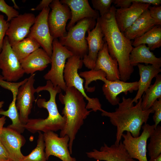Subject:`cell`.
I'll list each match as a JSON object with an SVG mask.
<instances>
[{
  "mask_svg": "<svg viewBox=\"0 0 161 161\" xmlns=\"http://www.w3.org/2000/svg\"><path fill=\"white\" fill-rule=\"evenodd\" d=\"M43 136L47 160L50 156H54L62 161H76L71 156L69 149V138L67 135L60 137L54 131H48L44 133Z\"/></svg>",
  "mask_w": 161,
  "mask_h": 161,
  "instance_id": "7c38bea8",
  "label": "cell"
},
{
  "mask_svg": "<svg viewBox=\"0 0 161 161\" xmlns=\"http://www.w3.org/2000/svg\"><path fill=\"white\" fill-rule=\"evenodd\" d=\"M25 73L32 75L42 71L51 63V58L42 48H39L20 61Z\"/></svg>",
  "mask_w": 161,
  "mask_h": 161,
  "instance_id": "7402d4cb",
  "label": "cell"
},
{
  "mask_svg": "<svg viewBox=\"0 0 161 161\" xmlns=\"http://www.w3.org/2000/svg\"><path fill=\"white\" fill-rule=\"evenodd\" d=\"M99 160H97V161H99Z\"/></svg>",
  "mask_w": 161,
  "mask_h": 161,
  "instance_id": "bcb514c9",
  "label": "cell"
},
{
  "mask_svg": "<svg viewBox=\"0 0 161 161\" xmlns=\"http://www.w3.org/2000/svg\"><path fill=\"white\" fill-rule=\"evenodd\" d=\"M4 103V102L3 101H0V109H1Z\"/></svg>",
  "mask_w": 161,
  "mask_h": 161,
  "instance_id": "7bdbcfd3",
  "label": "cell"
},
{
  "mask_svg": "<svg viewBox=\"0 0 161 161\" xmlns=\"http://www.w3.org/2000/svg\"><path fill=\"white\" fill-rule=\"evenodd\" d=\"M0 69L3 79L8 82H16L25 73L6 36L4 38L0 53Z\"/></svg>",
  "mask_w": 161,
  "mask_h": 161,
  "instance_id": "ba28073f",
  "label": "cell"
},
{
  "mask_svg": "<svg viewBox=\"0 0 161 161\" xmlns=\"http://www.w3.org/2000/svg\"><path fill=\"white\" fill-rule=\"evenodd\" d=\"M155 78L154 84L150 86L142 97L141 106L143 110L151 108L155 101L161 98V75L158 74Z\"/></svg>",
  "mask_w": 161,
  "mask_h": 161,
  "instance_id": "83f0119b",
  "label": "cell"
},
{
  "mask_svg": "<svg viewBox=\"0 0 161 161\" xmlns=\"http://www.w3.org/2000/svg\"><path fill=\"white\" fill-rule=\"evenodd\" d=\"M6 117L5 116H3L0 117V135L4 128V126L6 123Z\"/></svg>",
  "mask_w": 161,
  "mask_h": 161,
  "instance_id": "ab89813d",
  "label": "cell"
},
{
  "mask_svg": "<svg viewBox=\"0 0 161 161\" xmlns=\"http://www.w3.org/2000/svg\"><path fill=\"white\" fill-rule=\"evenodd\" d=\"M50 10L49 7L45 8L36 17L27 37L35 41L51 58L54 38L51 35L48 23Z\"/></svg>",
  "mask_w": 161,
  "mask_h": 161,
  "instance_id": "30bf717a",
  "label": "cell"
},
{
  "mask_svg": "<svg viewBox=\"0 0 161 161\" xmlns=\"http://www.w3.org/2000/svg\"><path fill=\"white\" fill-rule=\"evenodd\" d=\"M10 22L4 19V16L0 15V53L1 52L4 39L6 33L9 27Z\"/></svg>",
  "mask_w": 161,
  "mask_h": 161,
  "instance_id": "8d00e7d4",
  "label": "cell"
},
{
  "mask_svg": "<svg viewBox=\"0 0 161 161\" xmlns=\"http://www.w3.org/2000/svg\"><path fill=\"white\" fill-rule=\"evenodd\" d=\"M0 159L10 160L0 140Z\"/></svg>",
  "mask_w": 161,
  "mask_h": 161,
  "instance_id": "f35d334b",
  "label": "cell"
},
{
  "mask_svg": "<svg viewBox=\"0 0 161 161\" xmlns=\"http://www.w3.org/2000/svg\"></svg>",
  "mask_w": 161,
  "mask_h": 161,
  "instance_id": "c3c4849f",
  "label": "cell"
},
{
  "mask_svg": "<svg viewBox=\"0 0 161 161\" xmlns=\"http://www.w3.org/2000/svg\"><path fill=\"white\" fill-rule=\"evenodd\" d=\"M51 9L48 17V23L51 35L54 39L66 35V24L71 19V13L68 6L59 0H53L49 5Z\"/></svg>",
  "mask_w": 161,
  "mask_h": 161,
  "instance_id": "9c48e42d",
  "label": "cell"
},
{
  "mask_svg": "<svg viewBox=\"0 0 161 161\" xmlns=\"http://www.w3.org/2000/svg\"><path fill=\"white\" fill-rule=\"evenodd\" d=\"M142 97L134 106L132 98L123 96L115 111L108 112L102 109L100 111L102 116L109 117L117 128L115 144L119 143L125 131L129 132L134 137L139 136L143 124L147 123L150 114L154 113L151 107L146 110L142 109Z\"/></svg>",
  "mask_w": 161,
  "mask_h": 161,
  "instance_id": "7a4b0ae2",
  "label": "cell"
},
{
  "mask_svg": "<svg viewBox=\"0 0 161 161\" xmlns=\"http://www.w3.org/2000/svg\"><path fill=\"white\" fill-rule=\"evenodd\" d=\"M52 0H42L40 3L35 8H31L32 11L41 10L44 9L49 7Z\"/></svg>",
  "mask_w": 161,
  "mask_h": 161,
  "instance_id": "74e56055",
  "label": "cell"
},
{
  "mask_svg": "<svg viewBox=\"0 0 161 161\" xmlns=\"http://www.w3.org/2000/svg\"><path fill=\"white\" fill-rule=\"evenodd\" d=\"M89 158L105 161H132L124 146L120 141L118 145L114 144L109 146L104 143L99 150L95 149L86 153Z\"/></svg>",
  "mask_w": 161,
  "mask_h": 161,
  "instance_id": "e0dca14e",
  "label": "cell"
},
{
  "mask_svg": "<svg viewBox=\"0 0 161 161\" xmlns=\"http://www.w3.org/2000/svg\"><path fill=\"white\" fill-rule=\"evenodd\" d=\"M0 11L7 16V21L9 22L13 18L19 15L18 11L13 7L8 5L4 0H0Z\"/></svg>",
  "mask_w": 161,
  "mask_h": 161,
  "instance_id": "836d02e7",
  "label": "cell"
},
{
  "mask_svg": "<svg viewBox=\"0 0 161 161\" xmlns=\"http://www.w3.org/2000/svg\"><path fill=\"white\" fill-rule=\"evenodd\" d=\"M96 19L85 18L77 22L70 28L66 35L59 38L60 43L75 55L83 58L87 55L88 46L85 39L86 33L88 30H92L95 27Z\"/></svg>",
  "mask_w": 161,
  "mask_h": 161,
  "instance_id": "5b68a950",
  "label": "cell"
},
{
  "mask_svg": "<svg viewBox=\"0 0 161 161\" xmlns=\"http://www.w3.org/2000/svg\"><path fill=\"white\" fill-rule=\"evenodd\" d=\"M13 100L10 104L8 109L4 111L0 109V115L9 118L12 121V123L7 127L21 134L25 129V125L21 122L19 118V114L16 106V102L17 93H13Z\"/></svg>",
  "mask_w": 161,
  "mask_h": 161,
  "instance_id": "4316f807",
  "label": "cell"
},
{
  "mask_svg": "<svg viewBox=\"0 0 161 161\" xmlns=\"http://www.w3.org/2000/svg\"><path fill=\"white\" fill-rule=\"evenodd\" d=\"M149 161H161V154L155 158L150 159Z\"/></svg>",
  "mask_w": 161,
  "mask_h": 161,
  "instance_id": "60d3db41",
  "label": "cell"
},
{
  "mask_svg": "<svg viewBox=\"0 0 161 161\" xmlns=\"http://www.w3.org/2000/svg\"><path fill=\"white\" fill-rule=\"evenodd\" d=\"M0 161H11L10 160L0 159Z\"/></svg>",
  "mask_w": 161,
  "mask_h": 161,
  "instance_id": "ee69618b",
  "label": "cell"
},
{
  "mask_svg": "<svg viewBox=\"0 0 161 161\" xmlns=\"http://www.w3.org/2000/svg\"><path fill=\"white\" fill-rule=\"evenodd\" d=\"M12 1L13 2V4H14V5L13 6V7L15 9H19V7H18V6L16 4L15 1L14 0H12Z\"/></svg>",
  "mask_w": 161,
  "mask_h": 161,
  "instance_id": "b9f144b4",
  "label": "cell"
},
{
  "mask_svg": "<svg viewBox=\"0 0 161 161\" xmlns=\"http://www.w3.org/2000/svg\"><path fill=\"white\" fill-rule=\"evenodd\" d=\"M150 142L147 146L148 155L153 159L161 154V126L158 125L151 134Z\"/></svg>",
  "mask_w": 161,
  "mask_h": 161,
  "instance_id": "f546056e",
  "label": "cell"
},
{
  "mask_svg": "<svg viewBox=\"0 0 161 161\" xmlns=\"http://www.w3.org/2000/svg\"><path fill=\"white\" fill-rule=\"evenodd\" d=\"M151 107L154 113L153 118L155 129L161 121V98L155 101Z\"/></svg>",
  "mask_w": 161,
  "mask_h": 161,
  "instance_id": "e575fe53",
  "label": "cell"
},
{
  "mask_svg": "<svg viewBox=\"0 0 161 161\" xmlns=\"http://www.w3.org/2000/svg\"><path fill=\"white\" fill-rule=\"evenodd\" d=\"M0 140L11 161H22L24 156L21 148L25 144L26 140L21 134L7 127H4Z\"/></svg>",
  "mask_w": 161,
  "mask_h": 161,
  "instance_id": "9a60e30c",
  "label": "cell"
},
{
  "mask_svg": "<svg viewBox=\"0 0 161 161\" xmlns=\"http://www.w3.org/2000/svg\"><path fill=\"white\" fill-rule=\"evenodd\" d=\"M113 0H92L93 7L100 12V16H103L108 13L111 7Z\"/></svg>",
  "mask_w": 161,
  "mask_h": 161,
  "instance_id": "d6a6232c",
  "label": "cell"
},
{
  "mask_svg": "<svg viewBox=\"0 0 161 161\" xmlns=\"http://www.w3.org/2000/svg\"><path fill=\"white\" fill-rule=\"evenodd\" d=\"M132 161H136L133 159Z\"/></svg>",
  "mask_w": 161,
  "mask_h": 161,
  "instance_id": "f6af8a7d",
  "label": "cell"
},
{
  "mask_svg": "<svg viewBox=\"0 0 161 161\" xmlns=\"http://www.w3.org/2000/svg\"><path fill=\"white\" fill-rule=\"evenodd\" d=\"M116 8L112 5L109 12L97 19L103 34L109 52L118 62L120 80L126 82L134 71L130 64L129 56L133 48L131 40L121 32L116 24L115 13Z\"/></svg>",
  "mask_w": 161,
  "mask_h": 161,
  "instance_id": "6da1fadb",
  "label": "cell"
},
{
  "mask_svg": "<svg viewBox=\"0 0 161 161\" xmlns=\"http://www.w3.org/2000/svg\"><path fill=\"white\" fill-rule=\"evenodd\" d=\"M88 36L85 37L88 44V54L83 57V62L88 69L94 68L99 51L102 49L105 41L100 26L97 21L95 27L88 30Z\"/></svg>",
  "mask_w": 161,
  "mask_h": 161,
  "instance_id": "2e32d148",
  "label": "cell"
},
{
  "mask_svg": "<svg viewBox=\"0 0 161 161\" xmlns=\"http://www.w3.org/2000/svg\"><path fill=\"white\" fill-rule=\"evenodd\" d=\"M148 9L151 18L155 22L156 25H161V6H150Z\"/></svg>",
  "mask_w": 161,
  "mask_h": 161,
  "instance_id": "d590c367",
  "label": "cell"
},
{
  "mask_svg": "<svg viewBox=\"0 0 161 161\" xmlns=\"http://www.w3.org/2000/svg\"><path fill=\"white\" fill-rule=\"evenodd\" d=\"M142 128L143 131L137 137H133L128 131L123 134V143L131 158L139 161H148L146 156L147 141L154 130V125L146 123Z\"/></svg>",
  "mask_w": 161,
  "mask_h": 161,
  "instance_id": "8fae6325",
  "label": "cell"
},
{
  "mask_svg": "<svg viewBox=\"0 0 161 161\" xmlns=\"http://www.w3.org/2000/svg\"><path fill=\"white\" fill-rule=\"evenodd\" d=\"M129 61L133 67L140 63L161 66V58L157 57L145 44L133 47L130 55Z\"/></svg>",
  "mask_w": 161,
  "mask_h": 161,
  "instance_id": "d4e9b609",
  "label": "cell"
},
{
  "mask_svg": "<svg viewBox=\"0 0 161 161\" xmlns=\"http://www.w3.org/2000/svg\"><path fill=\"white\" fill-rule=\"evenodd\" d=\"M104 83L102 87L103 95L108 101L112 105H118L120 99L117 96L121 93L125 95L128 92L132 93L138 89V81L127 82L117 80L113 81L107 80H102Z\"/></svg>",
  "mask_w": 161,
  "mask_h": 161,
  "instance_id": "ac0fdd59",
  "label": "cell"
},
{
  "mask_svg": "<svg viewBox=\"0 0 161 161\" xmlns=\"http://www.w3.org/2000/svg\"><path fill=\"white\" fill-rule=\"evenodd\" d=\"M155 25V22L151 17L148 9L123 33L129 40H134L143 35Z\"/></svg>",
  "mask_w": 161,
  "mask_h": 161,
  "instance_id": "603a6c76",
  "label": "cell"
},
{
  "mask_svg": "<svg viewBox=\"0 0 161 161\" xmlns=\"http://www.w3.org/2000/svg\"><path fill=\"white\" fill-rule=\"evenodd\" d=\"M79 75L85 79V83L84 89L89 92H94L95 89V86L90 87L88 86L92 82L97 80L102 81L103 79L106 78V73L102 70H95L93 69L88 71L81 72Z\"/></svg>",
  "mask_w": 161,
  "mask_h": 161,
  "instance_id": "1f68e13d",
  "label": "cell"
},
{
  "mask_svg": "<svg viewBox=\"0 0 161 161\" xmlns=\"http://www.w3.org/2000/svg\"><path fill=\"white\" fill-rule=\"evenodd\" d=\"M38 133L36 147L28 155L24 156L22 161H47L45 152V144L43 134L41 131Z\"/></svg>",
  "mask_w": 161,
  "mask_h": 161,
  "instance_id": "4dcf8cb0",
  "label": "cell"
},
{
  "mask_svg": "<svg viewBox=\"0 0 161 161\" xmlns=\"http://www.w3.org/2000/svg\"><path fill=\"white\" fill-rule=\"evenodd\" d=\"M65 92L64 95L61 92L59 95V100L64 105L62 114L65 120L64 126L60 130V137H69V149L72 154L76 135L84 120L92 111H89L86 108L84 96L75 88L67 87Z\"/></svg>",
  "mask_w": 161,
  "mask_h": 161,
  "instance_id": "3957f363",
  "label": "cell"
},
{
  "mask_svg": "<svg viewBox=\"0 0 161 161\" xmlns=\"http://www.w3.org/2000/svg\"><path fill=\"white\" fill-rule=\"evenodd\" d=\"M93 69L101 70L103 71L106 75V79L108 80L113 81L120 80L117 61L109 55L105 41L103 48L98 53Z\"/></svg>",
  "mask_w": 161,
  "mask_h": 161,
  "instance_id": "44dd1931",
  "label": "cell"
},
{
  "mask_svg": "<svg viewBox=\"0 0 161 161\" xmlns=\"http://www.w3.org/2000/svg\"></svg>",
  "mask_w": 161,
  "mask_h": 161,
  "instance_id": "7dc6e473",
  "label": "cell"
},
{
  "mask_svg": "<svg viewBox=\"0 0 161 161\" xmlns=\"http://www.w3.org/2000/svg\"><path fill=\"white\" fill-rule=\"evenodd\" d=\"M60 2L67 5L70 9L71 18L66 27L68 30L75 23L85 18L97 19L100 17L98 11L93 10L88 0H61Z\"/></svg>",
  "mask_w": 161,
  "mask_h": 161,
  "instance_id": "ffe728a7",
  "label": "cell"
},
{
  "mask_svg": "<svg viewBox=\"0 0 161 161\" xmlns=\"http://www.w3.org/2000/svg\"><path fill=\"white\" fill-rule=\"evenodd\" d=\"M150 5L148 3L133 2L129 7L116 9L115 18L120 31L123 33Z\"/></svg>",
  "mask_w": 161,
  "mask_h": 161,
  "instance_id": "d6986e66",
  "label": "cell"
},
{
  "mask_svg": "<svg viewBox=\"0 0 161 161\" xmlns=\"http://www.w3.org/2000/svg\"><path fill=\"white\" fill-rule=\"evenodd\" d=\"M61 90L59 86H54L49 80H47L45 86H39L35 89V92L47 91L49 94L50 98L48 101L44 98H39L36 101L38 106L46 109L48 115L45 119H29L25 125V129L34 134L39 131L44 133L56 131L63 129L65 120L58 112L55 100L57 95L61 92Z\"/></svg>",
  "mask_w": 161,
  "mask_h": 161,
  "instance_id": "277c9868",
  "label": "cell"
},
{
  "mask_svg": "<svg viewBox=\"0 0 161 161\" xmlns=\"http://www.w3.org/2000/svg\"><path fill=\"white\" fill-rule=\"evenodd\" d=\"M35 18L32 13H24L19 14L9 22L5 35L11 47L27 37Z\"/></svg>",
  "mask_w": 161,
  "mask_h": 161,
  "instance_id": "5bb4252c",
  "label": "cell"
},
{
  "mask_svg": "<svg viewBox=\"0 0 161 161\" xmlns=\"http://www.w3.org/2000/svg\"><path fill=\"white\" fill-rule=\"evenodd\" d=\"M142 44H147L151 50L161 47V26H155L142 36L134 39L132 45L135 47Z\"/></svg>",
  "mask_w": 161,
  "mask_h": 161,
  "instance_id": "484cf974",
  "label": "cell"
},
{
  "mask_svg": "<svg viewBox=\"0 0 161 161\" xmlns=\"http://www.w3.org/2000/svg\"><path fill=\"white\" fill-rule=\"evenodd\" d=\"M83 64L82 60L78 56L73 55L68 59L64 71L63 77L66 86L67 87H74L81 93L88 101L86 106L87 109H92L94 112L100 111L102 109L101 105L98 99L89 97L85 91L83 79L78 72Z\"/></svg>",
  "mask_w": 161,
  "mask_h": 161,
  "instance_id": "8992f818",
  "label": "cell"
},
{
  "mask_svg": "<svg viewBox=\"0 0 161 161\" xmlns=\"http://www.w3.org/2000/svg\"><path fill=\"white\" fill-rule=\"evenodd\" d=\"M35 73L30 75L27 81L19 88L16 97V106L19 112L20 119L25 125L29 119L35 92L34 86Z\"/></svg>",
  "mask_w": 161,
  "mask_h": 161,
  "instance_id": "4fadbf2b",
  "label": "cell"
},
{
  "mask_svg": "<svg viewBox=\"0 0 161 161\" xmlns=\"http://www.w3.org/2000/svg\"><path fill=\"white\" fill-rule=\"evenodd\" d=\"M40 47L35 41L27 37L11 47L20 62Z\"/></svg>",
  "mask_w": 161,
  "mask_h": 161,
  "instance_id": "f1b7e54d",
  "label": "cell"
},
{
  "mask_svg": "<svg viewBox=\"0 0 161 161\" xmlns=\"http://www.w3.org/2000/svg\"><path fill=\"white\" fill-rule=\"evenodd\" d=\"M51 57L50 69L44 76L47 80L50 81L55 86H58L64 91L67 88L64 78V71L66 61L73 55L65 47L62 45L58 39H54Z\"/></svg>",
  "mask_w": 161,
  "mask_h": 161,
  "instance_id": "52a82bcc",
  "label": "cell"
},
{
  "mask_svg": "<svg viewBox=\"0 0 161 161\" xmlns=\"http://www.w3.org/2000/svg\"><path fill=\"white\" fill-rule=\"evenodd\" d=\"M137 66L140 79L138 81V91L135 97L132 99L133 102L136 103L151 85L152 79L161 72L160 67L151 65L138 64Z\"/></svg>",
  "mask_w": 161,
  "mask_h": 161,
  "instance_id": "cb8c5ba5",
  "label": "cell"
}]
</instances>
